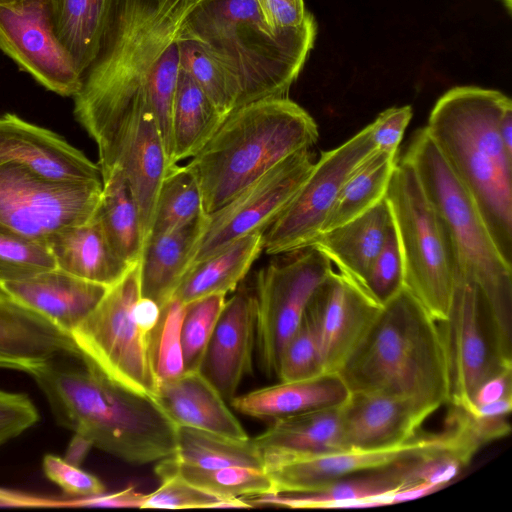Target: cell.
Segmentation results:
<instances>
[{"label":"cell","mask_w":512,"mask_h":512,"mask_svg":"<svg viewBox=\"0 0 512 512\" xmlns=\"http://www.w3.org/2000/svg\"><path fill=\"white\" fill-rule=\"evenodd\" d=\"M422 457L406 459L385 467L351 474L314 491L265 493L243 499L251 507L350 509L383 506L381 497L401 488L415 485L411 471L414 464Z\"/></svg>","instance_id":"21"},{"label":"cell","mask_w":512,"mask_h":512,"mask_svg":"<svg viewBox=\"0 0 512 512\" xmlns=\"http://www.w3.org/2000/svg\"><path fill=\"white\" fill-rule=\"evenodd\" d=\"M362 287L380 305L387 303L404 287V262L394 222Z\"/></svg>","instance_id":"44"},{"label":"cell","mask_w":512,"mask_h":512,"mask_svg":"<svg viewBox=\"0 0 512 512\" xmlns=\"http://www.w3.org/2000/svg\"><path fill=\"white\" fill-rule=\"evenodd\" d=\"M140 296L138 263L108 288L71 335L81 360L124 388L154 399L157 380L150 363L148 335L140 330L133 315Z\"/></svg>","instance_id":"9"},{"label":"cell","mask_w":512,"mask_h":512,"mask_svg":"<svg viewBox=\"0 0 512 512\" xmlns=\"http://www.w3.org/2000/svg\"><path fill=\"white\" fill-rule=\"evenodd\" d=\"M92 447L93 446L87 440L78 435H74V438L68 448V454L64 458L68 462L79 466Z\"/></svg>","instance_id":"54"},{"label":"cell","mask_w":512,"mask_h":512,"mask_svg":"<svg viewBox=\"0 0 512 512\" xmlns=\"http://www.w3.org/2000/svg\"><path fill=\"white\" fill-rule=\"evenodd\" d=\"M451 235L459 279L476 284L504 338L512 343V265L499 252L473 199L451 171L425 127L417 130L402 156Z\"/></svg>","instance_id":"7"},{"label":"cell","mask_w":512,"mask_h":512,"mask_svg":"<svg viewBox=\"0 0 512 512\" xmlns=\"http://www.w3.org/2000/svg\"><path fill=\"white\" fill-rule=\"evenodd\" d=\"M47 244L57 268L106 287L116 284L133 267L114 251L96 212L86 222L56 233Z\"/></svg>","instance_id":"30"},{"label":"cell","mask_w":512,"mask_h":512,"mask_svg":"<svg viewBox=\"0 0 512 512\" xmlns=\"http://www.w3.org/2000/svg\"><path fill=\"white\" fill-rule=\"evenodd\" d=\"M63 357L81 359L70 333L8 295L0 296V366L27 372Z\"/></svg>","instance_id":"23"},{"label":"cell","mask_w":512,"mask_h":512,"mask_svg":"<svg viewBox=\"0 0 512 512\" xmlns=\"http://www.w3.org/2000/svg\"><path fill=\"white\" fill-rule=\"evenodd\" d=\"M437 409L413 398L378 392H350L340 406L342 450H383L419 434Z\"/></svg>","instance_id":"17"},{"label":"cell","mask_w":512,"mask_h":512,"mask_svg":"<svg viewBox=\"0 0 512 512\" xmlns=\"http://www.w3.org/2000/svg\"><path fill=\"white\" fill-rule=\"evenodd\" d=\"M161 308L153 300L145 297H139L133 309L134 319L140 330L148 335L156 325Z\"/></svg>","instance_id":"53"},{"label":"cell","mask_w":512,"mask_h":512,"mask_svg":"<svg viewBox=\"0 0 512 512\" xmlns=\"http://www.w3.org/2000/svg\"><path fill=\"white\" fill-rule=\"evenodd\" d=\"M0 163L62 183L102 182L101 169L60 135L17 115H0Z\"/></svg>","instance_id":"19"},{"label":"cell","mask_w":512,"mask_h":512,"mask_svg":"<svg viewBox=\"0 0 512 512\" xmlns=\"http://www.w3.org/2000/svg\"><path fill=\"white\" fill-rule=\"evenodd\" d=\"M172 457L201 468L240 466L265 470L254 438L236 439L187 426L177 427L176 452Z\"/></svg>","instance_id":"36"},{"label":"cell","mask_w":512,"mask_h":512,"mask_svg":"<svg viewBox=\"0 0 512 512\" xmlns=\"http://www.w3.org/2000/svg\"><path fill=\"white\" fill-rule=\"evenodd\" d=\"M512 396V369L485 381L476 391L473 408Z\"/></svg>","instance_id":"52"},{"label":"cell","mask_w":512,"mask_h":512,"mask_svg":"<svg viewBox=\"0 0 512 512\" xmlns=\"http://www.w3.org/2000/svg\"><path fill=\"white\" fill-rule=\"evenodd\" d=\"M387 199L404 262V287L437 321L449 312L459 280L456 250L446 224L413 167L397 160Z\"/></svg>","instance_id":"8"},{"label":"cell","mask_w":512,"mask_h":512,"mask_svg":"<svg viewBox=\"0 0 512 512\" xmlns=\"http://www.w3.org/2000/svg\"><path fill=\"white\" fill-rule=\"evenodd\" d=\"M23 1H25V0H0V6L1 7H12V6L20 4Z\"/></svg>","instance_id":"56"},{"label":"cell","mask_w":512,"mask_h":512,"mask_svg":"<svg viewBox=\"0 0 512 512\" xmlns=\"http://www.w3.org/2000/svg\"><path fill=\"white\" fill-rule=\"evenodd\" d=\"M56 267L47 242L0 232V285Z\"/></svg>","instance_id":"42"},{"label":"cell","mask_w":512,"mask_h":512,"mask_svg":"<svg viewBox=\"0 0 512 512\" xmlns=\"http://www.w3.org/2000/svg\"><path fill=\"white\" fill-rule=\"evenodd\" d=\"M337 373L350 392L409 397L436 409L449 401L438 322L405 287L382 305Z\"/></svg>","instance_id":"5"},{"label":"cell","mask_w":512,"mask_h":512,"mask_svg":"<svg viewBox=\"0 0 512 512\" xmlns=\"http://www.w3.org/2000/svg\"><path fill=\"white\" fill-rule=\"evenodd\" d=\"M38 420L39 413L27 395L0 390V446L34 426Z\"/></svg>","instance_id":"47"},{"label":"cell","mask_w":512,"mask_h":512,"mask_svg":"<svg viewBox=\"0 0 512 512\" xmlns=\"http://www.w3.org/2000/svg\"><path fill=\"white\" fill-rule=\"evenodd\" d=\"M102 182L62 183L0 163V232L47 242L96 212Z\"/></svg>","instance_id":"12"},{"label":"cell","mask_w":512,"mask_h":512,"mask_svg":"<svg viewBox=\"0 0 512 512\" xmlns=\"http://www.w3.org/2000/svg\"><path fill=\"white\" fill-rule=\"evenodd\" d=\"M118 0H47L53 31L81 76L97 56Z\"/></svg>","instance_id":"31"},{"label":"cell","mask_w":512,"mask_h":512,"mask_svg":"<svg viewBox=\"0 0 512 512\" xmlns=\"http://www.w3.org/2000/svg\"><path fill=\"white\" fill-rule=\"evenodd\" d=\"M396 156L374 149L350 173L325 220L322 232L351 221L385 197L397 162Z\"/></svg>","instance_id":"35"},{"label":"cell","mask_w":512,"mask_h":512,"mask_svg":"<svg viewBox=\"0 0 512 512\" xmlns=\"http://www.w3.org/2000/svg\"><path fill=\"white\" fill-rule=\"evenodd\" d=\"M381 307L357 281L340 271L332 270L320 283L306 309L317 328L325 373H337Z\"/></svg>","instance_id":"16"},{"label":"cell","mask_w":512,"mask_h":512,"mask_svg":"<svg viewBox=\"0 0 512 512\" xmlns=\"http://www.w3.org/2000/svg\"><path fill=\"white\" fill-rule=\"evenodd\" d=\"M170 165L156 118L150 107L142 106L122 134L114 169L122 170L132 192L144 242L150 234L159 189Z\"/></svg>","instance_id":"22"},{"label":"cell","mask_w":512,"mask_h":512,"mask_svg":"<svg viewBox=\"0 0 512 512\" xmlns=\"http://www.w3.org/2000/svg\"><path fill=\"white\" fill-rule=\"evenodd\" d=\"M509 106L498 90L457 86L437 100L425 129L512 265V155L498 129Z\"/></svg>","instance_id":"4"},{"label":"cell","mask_w":512,"mask_h":512,"mask_svg":"<svg viewBox=\"0 0 512 512\" xmlns=\"http://www.w3.org/2000/svg\"><path fill=\"white\" fill-rule=\"evenodd\" d=\"M466 464L447 446L420 458L411 471L415 484L429 483L446 487Z\"/></svg>","instance_id":"48"},{"label":"cell","mask_w":512,"mask_h":512,"mask_svg":"<svg viewBox=\"0 0 512 512\" xmlns=\"http://www.w3.org/2000/svg\"><path fill=\"white\" fill-rule=\"evenodd\" d=\"M254 350V295L240 290L226 300L200 367L225 401L233 400L243 378L253 372Z\"/></svg>","instance_id":"20"},{"label":"cell","mask_w":512,"mask_h":512,"mask_svg":"<svg viewBox=\"0 0 512 512\" xmlns=\"http://www.w3.org/2000/svg\"><path fill=\"white\" fill-rule=\"evenodd\" d=\"M185 308L186 304L172 297L148 334V353L157 385L184 373L181 325Z\"/></svg>","instance_id":"39"},{"label":"cell","mask_w":512,"mask_h":512,"mask_svg":"<svg viewBox=\"0 0 512 512\" xmlns=\"http://www.w3.org/2000/svg\"><path fill=\"white\" fill-rule=\"evenodd\" d=\"M411 118L412 108L409 105L391 107L381 112L371 123V138L375 149L397 155Z\"/></svg>","instance_id":"49"},{"label":"cell","mask_w":512,"mask_h":512,"mask_svg":"<svg viewBox=\"0 0 512 512\" xmlns=\"http://www.w3.org/2000/svg\"><path fill=\"white\" fill-rule=\"evenodd\" d=\"M5 293L3 292V290L0 288V296L4 295Z\"/></svg>","instance_id":"57"},{"label":"cell","mask_w":512,"mask_h":512,"mask_svg":"<svg viewBox=\"0 0 512 512\" xmlns=\"http://www.w3.org/2000/svg\"><path fill=\"white\" fill-rule=\"evenodd\" d=\"M340 406L273 420L262 434L254 438L263 456L264 469L342 450Z\"/></svg>","instance_id":"26"},{"label":"cell","mask_w":512,"mask_h":512,"mask_svg":"<svg viewBox=\"0 0 512 512\" xmlns=\"http://www.w3.org/2000/svg\"><path fill=\"white\" fill-rule=\"evenodd\" d=\"M498 129L505 149L512 155V106H509L503 112Z\"/></svg>","instance_id":"55"},{"label":"cell","mask_w":512,"mask_h":512,"mask_svg":"<svg viewBox=\"0 0 512 512\" xmlns=\"http://www.w3.org/2000/svg\"><path fill=\"white\" fill-rule=\"evenodd\" d=\"M96 216L117 255L129 266L138 264L145 242L136 202L120 168L102 178Z\"/></svg>","instance_id":"34"},{"label":"cell","mask_w":512,"mask_h":512,"mask_svg":"<svg viewBox=\"0 0 512 512\" xmlns=\"http://www.w3.org/2000/svg\"><path fill=\"white\" fill-rule=\"evenodd\" d=\"M146 495L136 491L133 486H129L112 494L102 493L96 496L81 498L75 503L82 506L142 508Z\"/></svg>","instance_id":"51"},{"label":"cell","mask_w":512,"mask_h":512,"mask_svg":"<svg viewBox=\"0 0 512 512\" xmlns=\"http://www.w3.org/2000/svg\"><path fill=\"white\" fill-rule=\"evenodd\" d=\"M349 393L338 373H323L305 380L280 381L279 384L235 396L231 404L242 414L273 421L340 406Z\"/></svg>","instance_id":"29"},{"label":"cell","mask_w":512,"mask_h":512,"mask_svg":"<svg viewBox=\"0 0 512 512\" xmlns=\"http://www.w3.org/2000/svg\"><path fill=\"white\" fill-rule=\"evenodd\" d=\"M225 302V294H212L186 304L181 325L184 372L200 370Z\"/></svg>","instance_id":"41"},{"label":"cell","mask_w":512,"mask_h":512,"mask_svg":"<svg viewBox=\"0 0 512 512\" xmlns=\"http://www.w3.org/2000/svg\"><path fill=\"white\" fill-rule=\"evenodd\" d=\"M265 22L275 30L301 26L311 15L304 0H255Z\"/></svg>","instance_id":"50"},{"label":"cell","mask_w":512,"mask_h":512,"mask_svg":"<svg viewBox=\"0 0 512 512\" xmlns=\"http://www.w3.org/2000/svg\"><path fill=\"white\" fill-rule=\"evenodd\" d=\"M159 479L161 485L154 492L146 495L142 508H214L221 499L196 488L177 475H163Z\"/></svg>","instance_id":"45"},{"label":"cell","mask_w":512,"mask_h":512,"mask_svg":"<svg viewBox=\"0 0 512 512\" xmlns=\"http://www.w3.org/2000/svg\"><path fill=\"white\" fill-rule=\"evenodd\" d=\"M392 225L391 209L384 197L351 221L321 232L310 247L319 250L340 272L362 286Z\"/></svg>","instance_id":"28"},{"label":"cell","mask_w":512,"mask_h":512,"mask_svg":"<svg viewBox=\"0 0 512 512\" xmlns=\"http://www.w3.org/2000/svg\"><path fill=\"white\" fill-rule=\"evenodd\" d=\"M372 125L321 156L298 192L267 228L263 251L279 255L311 246L350 173L375 149Z\"/></svg>","instance_id":"13"},{"label":"cell","mask_w":512,"mask_h":512,"mask_svg":"<svg viewBox=\"0 0 512 512\" xmlns=\"http://www.w3.org/2000/svg\"><path fill=\"white\" fill-rule=\"evenodd\" d=\"M27 373L44 394L57 423L132 465L176 452L177 426L152 398L113 382L91 364L58 360Z\"/></svg>","instance_id":"2"},{"label":"cell","mask_w":512,"mask_h":512,"mask_svg":"<svg viewBox=\"0 0 512 512\" xmlns=\"http://www.w3.org/2000/svg\"><path fill=\"white\" fill-rule=\"evenodd\" d=\"M281 255L258 271L253 293L256 353L267 377L277 376L282 351L312 294L333 270L331 261L313 247Z\"/></svg>","instance_id":"11"},{"label":"cell","mask_w":512,"mask_h":512,"mask_svg":"<svg viewBox=\"0 0 512 512\" xmlns=\"http://www.w3.org/2000/svg\"><path fill=\"white\" fill-rule=\"evenodd\" d=\"M0 49L46 89L65 97L79 91L82 76L53 31L47 0L0 6Z\"/></svg>","instance_id":"15"},{"label":"cell","mask_w":512,"mask_h":512,"mask_svg":"<svg viewBox=\"0 0 512 512\" xmlns=\"http://www.w3.org/2000/svg\"><path fill=\"white\" fill-rule=\"evenodd\" d=\"M446 447L443 433L418 434L412 440L383 450H339L292 460L266 471L272 493L308 492L351 474L422 457Z\"/></svg>","instance_id":"18"},{"label":"cell","mask_w":512,"mask_h":512,"mask_svg":"<svg viewBox=\"0 0 512 512\" xmlns=\"http://www.w3.org/2000/svg\"><path fill=\"white\" fill-rule=\"evenodd\" d=\"M323 373L317 328L312 316L305 309L298 328L282 351L277 378L280 381H297L314 378Z\"/></svg>","instance_id":"43"},{"label":"cell","mask_w":512,"mask_h":512,"mask_svg":"<svg viewBox=\"0 0 512 512\" xmlns=\"http://www.w3.org/2000/svg\"><path fill=\"white\" fill-rule=\"evenodd\" d=\"M205 214L202 191L194 173L187 165L171 164L159 189L148 237L184 226Z\"/></svg>","instance_id":"38"},{"label":"cell","mask_w":512,"mask_h":512,"mask_svg":"<svg viewBox=\"0 0 512 512\" xmlns=\"http://www.w3.org/2000/svg\"><path fill=\"white\" fill-rule=\"evenodd\" d=\"M207 214L146 240L139 261L141 297L162 308L174 295L191 267L195 246L203 232Z\"/></svg>","instance_id":"27"},{"label":"cell","mask_w":512,"mask_h":512,"mask_svg":"<svg viewBox=\"0 0 512 512\" xmlns=\"http://www.w3.org/2000/svg\"><path fill=\"white\" fill-rule=\"evenodd\" d=\"M180 69L188 73L225 116L237 108L238 89L228 72L205 50L179 36Z\"/></svg>","instance_id":"40"},{"label":"cell","mask_w":512,"mask_h":512,"mask_svg":"<svg viewBox=\"0 0 512 512\" xmlns=\"http://www.w3.org/2000/svg\"><path fill=\"white\" fill-rule=\"evenodd\" d=\"M264 232L243 236L192 266L173 297L184 304L234 291L263 251Z\"/></svg>","instance_id":"32"},{"label":"cell","mask_w":512,"mask_h":512,"mask_svg":"<svg viewBox=\"0 0 512 512\" xmlns=\"http://www.w3.org/2000/svg\"><path fill=\"white\" fill-rule=\"evenodd\" d=\"M316 35L312 14L297 28H271L255 0H190L179 30L228 72L238 89L237 107L287 97Z\"/></svg>","instance_id":"3"},{"label":"cell","mask_w":512,"mask_h":512,"mask_svg":"<svg viewBox=\"0 0 512 512\" xmlns=\"http://www.w3.org/2000/svg\"><path fill=\"white\" fill-rule=\"evenodd\" d=\"M189 4L118 0L100 50L73 97L75 118L97 145L102 178L113 170L122 134L142 106L152 110L170 162L179 30Z\"/></svg>","instance_id":"1"},{"label":"cell","mask_w":512,"mask_h":512,"mask_svg":"<svg viewBox=\"0 0 512 512\" xmlns=\"http://www.w3.org/2000/svg\"><path fill=\"white\" fill-rule=\"evenodd\" d=\"M155 473L158 478L177 475L196 488L219 498H244L273 492L266 471L249 467L201 468L180 463L171 456L158 461Z\"/></svg>","instance_id":"37"},{"label":"cell","mask_w":512,"mask_h":512,"mask_svg":"<svg viewBox=\"0 0 512 512\" xmlns=\"http://www.w3.org/2000/svg\"><path fill=\"white\" fill-rule=\"evenodd\" d=\"M42 468L45 476L69 495L85 498L105 492L100 479L65 458L47 454L43 458Z\"/></svg>","instance_id":"46"},{"label":"cell","mask_w":512,"mask_h":512,"mask_svg":"<svg viewBox=\"0 0 512 512\" xmlns=\"http://www.w3.org/2000/svg\"><path fill=\"white\" fill-rule=\"evenodd\" d=\"M154 400L177 427L198 428L236 439L248 438L225 399L200 370L184 372L159 383Z\"/></svg>","instance_id":"25"},{"label":"cell","mask_w":512,"mask_h":512,"mask_svg":"<svg viewBox=\"0 0 512 512\" xmlns=\"http://www.w3.org/2000/svg\"><path fill=\"white\" fill-rule=\"evenodd\" d=\"M0 288L71 334L97 307L109 287L55 267L27 279L3 283Z\"/></svg>","instance_id":"24"},{"label":"cell","mask_w":512,"mask_h":512,"mask_svg":"<svg viewBox=\"0 0 512 512\" xmlns=\"http://www.w3.org/2000/svg\"><path fill=\"white\" fill-rule=\"evenodd\" d=\"M314 164L309 149L297 151L207 215L191 267L243 236L265 232L298 192Z\"/></svg>","instance_id":"14"},{"label":"cell","mask_w":512,"mask_h":512,"mask_svg":"<svg viewBox=\"0 0 512 512\" xmlns=\"http://www.w3.org/2000/svg\"><path fill=\"white\" fill-rule=\"evenodd\" d=\"M318 137L314 119L288 96L231 111L186 164L199 182L205 213L217 211L279 162L309 149Z\"/></svg>","instance_id":"6"},{"label":"cell","mask_w":512,"mask_h":512,"mask_svg":"<svg viewBox=\"0 0 512 512\" xmlns=\"http://www.w3.org/2000/svg\"><path fill=\"white\" fill-rule=\"evenodd\" d=\"M449 375L447 404L473 409L478 388L512 369V343L501 333L479 289L459 279L447 317L438 322Z\"/></svg>","instance_id":"10"},{"label":"cell","mask_w":512,"mask_h":512,"mask_svg":"<svg viewBox=\"0 0 512 512\" xmlns=\"http://www.w3.org/2000/svg\"><path fill=\"white\" fill-rule=\"evenodd\" d=\"M225 118L191 76L180 69L171 114V164L197 154Z\"/></svg>","instance_id":"33"}]
</instances>
